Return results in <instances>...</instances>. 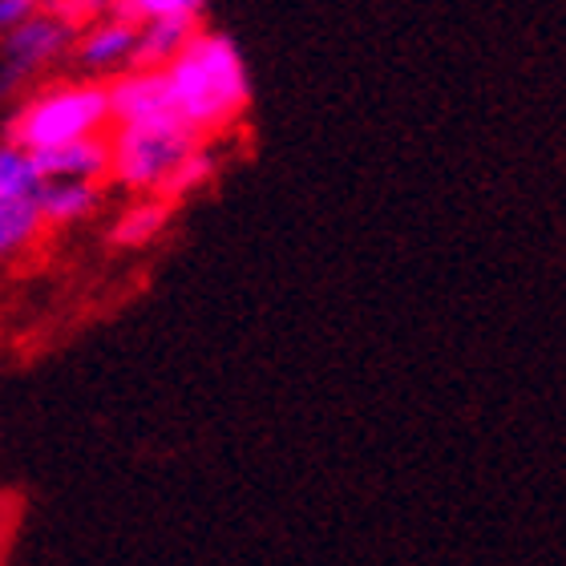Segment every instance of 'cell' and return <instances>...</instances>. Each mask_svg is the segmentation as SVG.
<instances>
[{
  "mask_svg": "<svg viewBox=\"0 0 566 566\" xmlns=\"http://www.w3.org/2000/svg\"><path fill=\"white\" fill-rule=\"evenodd\" d=\"M158 73H163L178 122L190 134L219 130L231 118H239V109L251 102L243 57H239L235 41L223 33H195L187 49Z\"/></svg>",
  "mask_w": 566,
  "mask_h": 566,
  "instance_id": "obj_1",
  "label": "cell"
},
{
  "mask_svg": "<svg viewBox=\"0 0 566 566\" xmlns=\"http://www.w3.org/2000/svg\"><path fill=\"white\" fill-rule=\"evenodd\" d=\"M109 122V97L106 85H70V90H53V94L36 97L21 118L12 122V146L24 154L57 150L70 142L94 138Z\"/></svg>",
  "mask_w": 566,
  "mask_h": 566,
  "instance_id": "obj_2",
  "label": "cell"
},
{
  "mask_svg": "<svg viewBox=\"0 0 566 566\" xmlns=\"http://www.w3.org/2000/svg\"><path fill=\"white\" fill-rule=\"evenodd\" d=\"M195 150L199 134H190L187 126L118 130V142L109 146V170L134 190H158Z\"/></svg>",
  "mask_w": 566,
  "mask_h": 566,
  "instance_id": "obj_3",
  "label": "cell"
},
{
  "mask_svg": "<svg viewBox=\"0 0 566 566\" xmlns=\"http://www.w3.org/2000/svg\"><path fill=\"white\" fill-rule=\"evenodd\" d=\"M109 122L122 130H150V126H182L170 106V94L163 85V73H130L106 90Z\"/></svg>",
  "mask_w": 566,
  "mask_h": 566,
  "instance_id": "obj_4",
  "label": "cell"
},
{
  "mask_svg": "<svg viewBox=\"0 0 566 566\" xmlns=\"http://www.w3.org/2000/svg\"><path fill=\"white\" fill-rule=\"evenodd\" d=\"M73 29L65 21H57L53 12H33L24 24H17L9 36H4V53H9V82L24 77V73H33L36 65H45L61 53V49L73 45Z\"/></svg>",
  "mask_w": 566,
  "mask_h": 566,
  "instance_id": "obj_5",
  "label": "cell"
},
{
  "mask_svg": "<svg viewBox=\"0 0 566 566\" xmlns=\"http://www.w3.org/2000/svg\"><path fill=\"white\" fill-rule=\"evenodd\" d=\"M195 33H202V4H195L190 12H178V17L146 21L138 33V49L130 53V70L158 73L163 65H170V61L187 49V41Z\"/></svg>",
  "mask_w": 566,
  "mask_h": 566,
  "instance_id": "obj_6",
  "label": "cell"
},
{
  "mask_svg": "<svg viewBox=\"0 0 566 566\" xmlns=\"http://www.w3.org/2000/svg\"><path fill=\"white\" fill-rule=\"evenodd\" d=\"M36 166L41 182H90L97 187V178L109 170V142L106 138H82L57 150H36L29 154Z\"/></svg>",
  "mask_w": 566,
  "mask_h": 566,
  "instance_id": "obj_7",
  "label": "cell"
},
{
  "mask_svg": "<svg viewBox=\"0 0 566 566\" xmlns=\"http://www.w3.org/2000/svg\"><path fill=\"white\" fill-rule=\"evenodd\" d=\"M138 33H142V24L122 21V17H106V21L97 24L94 33L77 45V57H82V65H90V70H109V65H118V61H130V53L138 49Z\"/></svg>",
  "mask_w": 566,
  "mask_h": 566,
  "instance_id": "obj_8",
  "label": "cell"
},
{
  "mask_svg": "<svg viewBox=\"0 0 566 566\" xmlns=\"http://www.w3.org/2000/svg\"><path fill=\"white\" fill-rule=\"evenodd\" d=\"M97 199L102 195L90 182H45L36 211H41V223H73V219H85L94 211Z\"/></svg>",
  "mask_w": 566,
  "mask_h": 566,
  "instance_id": "obj_9",
  "label": "cell"
},
{
  "mask_svg": "<svg viewBox=\"0 0 566 566\" xmlns=\"http://www.w3.org/2000/svg\"><path fill=\"white\" fill-rule=\"evenodd\" d=\"M36 231H41L36 199H9V195H0V260L12 255V251H21Z\"/></svg>",
  "mask_w": 566,
  "mask_h": 566,
  "instance_id": "obj_10",
  "label": "cell"
},
{
  "mask_svg": "<svg viewBox=\"0 0 566 566\" xmlns=\"http://www.w3.org/2000/svg\"><path fill=\"white\" fill-rule=\"evenodd\" d=\"M41 175H36L33 158L21 150V146H12L4 142L0 146V195H9V199H41Z\"/></svg>",
  "mask_w": 566,
  "mask_h": 566,
  "instance_id": "obj_11",
  "label": "cell"
},
{
  "mask_svg": "<svg viewBox=\"0 0 566 566\" xmlns=\"http://www.w3.org/2000/svg\"><path fill=\"white\" fill-rule=\"evenodd\" d=\"M166 223H170V202L150 199V202L130 207V211L122 214V223L114 227V239L126 243V248H134V243H150V239H158V231H163Z\"/></svg>",
  "mask_w": 566,
  "mask_h": 566,
  "instance_id": "obj_12",
  "label": "cell"
},
{
  "mask_svg": "<svg viewBox=\"0 0 566 566\" xmlns=\"http://www.w3.org/2000/svg\"><path fill=\"white\" fill-rule=\"evenodd\" d=\"M211 158H207V154H202V150H195V154H190V158H187V163H182V166H178V170H175V175H170V178H166V182H163V187H158V195H163V202L166 199H178V195H187V190H195V187H199V182H207V175H211Z\"/></svg>",
  "mask_w": 566,
  "mask_h": 566,
  "instance_id": "obj_13",
  "label": "cell"
},
{
  "mask_svg": "<svg viewBox=\"0 0 566 566\" xmlns=\"http://www.w3.org/2000/svg\"><path fill=\"white\" fill-rule=\"evenodd\" d=\"M36 12L33 0H0V33L9 36L17 24H24Z\"/></svg>",
  "mask_w": 566,
  "mask_h": 566,
  "instance_id": "obj_14",
  "label": "cell"
}]
</instances>
